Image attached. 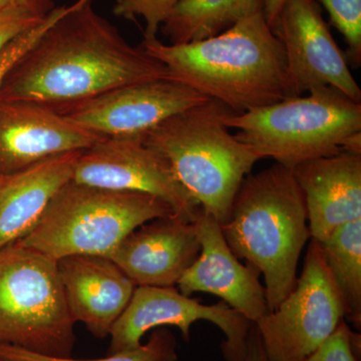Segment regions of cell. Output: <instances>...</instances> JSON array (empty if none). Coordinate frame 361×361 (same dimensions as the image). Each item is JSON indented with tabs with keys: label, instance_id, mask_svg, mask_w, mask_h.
<instances>
[{
	"label": "cell",
	"instance_id": "cell-1",
	"mask_svg": "<svg viewBox=\"0 0 361 361\" xmlns=\"http://www.w3.org/2000/svg\"><path fill=\"white\" fill-rule=\"evenodd\" d=\"M160 78H169L163 63L123 39L94 9V0H77L14 66L0 99L59 108Z\"/></svg>",
	"mask_w": 361,
	"mask_h": 361
},
{
	"label": "cell",
	"instance_id": "cell-2",
	"mask_svg": "<svg viewBox=\"0 0 361 361\" xmlns=\"http://www.w3.org/2000/svg\"><path fill=\"white\" fill-rule=\"evenodd\" d=\"M170 80L216 99L235 114L292 97L283 45L260 13L225 32L187 44L142 39Z\"/></svg>",
	"mask_w": 361,
	"mask_h": 361
},
{
	"label": "cell",
	"instance_id": "cell-3",
	"mask_svg": "<svg viewBox=\"0 0 361 361\" xmlns=\"http://www.w3.org/2000/svg\"><path fill=\"white\" fill-rule=\"evenodd\" d=\"M221 231L238 259L264 275L270 311L295 287L297 265L311 239L305 200L291 169L275 164L242 182Z\"/></svg>",
	"mask_w": 361,
	"mask_h": 361
},
{
	"label": "cell",
	"instance_id": "cell-4",
	"mask_svg": "<svg viewBox=\"0 0 361 361\" xmlns=\"http://www.w3.org/2000/svg\"><path fill=\"white\" fill-rule=\"evenodd\" d=\"M234 113L208 99L171 116L142 137L170 164L176 177L202 210L221 224L230 215L242 182L261 157L229 132Z\"/></svg>",
	"mask_w": 361,
	"mask_h": 361
},
{
	"label": "cell",
	"instance_id": "cell-5",
	"mask_svg": "<svg viewBox=\"0 0 361 361\" xmlns=\"http://www.w3.org/2000/svg\"><path fill=\"white\" fill-rule=\"evenodd\" d=\"M225 123L238 130L235 135L261 158L269 157L291 170L342 152L361 155V103L331 87L233 113Z\"/></svg>",
	"mask_w": 361,
	"mask_h": 361
},
{
	"label": "cell",
	"instance_id": "cell-6",
	"mask_svg": "<svg viewBox=\"0 0 361 361\" xmlns=\"http://www.w3.org/2000/svg\"><path fill=\"white\" fill-rule=\"evenodd\" d=\"M175 215L152 195L116 191L70 180L54 195L37 225L18 243L59 259L111 255L130 233Z\"/></svg>",
	"mask_w": 361,
	"mask_h": 361
},
{
	"label": "cell",
	"instance_id": "cell-7",
	"mask_svg": "<svg viewBox=\"0 0 361 361\" xmlns=\"http://www.w3.org/2000/svg\"><path fill=\"white\" fill-rule=\"evenodd\" d=\"M75 325L58 260L18 242L0 250V344L70 357Z\"/></svg>",
	"mask_w": 361,
	"mask_h": 361
},
{
	"label": "cell",
	"instance_id": "cell-8",
	"mask_svg": "<svg viewBox=\"0 0 361 361\" xmlns=\"http://www.w3.org/2000/svg\"><path fill=\"white\" fill-rule=\"evenodd\" d=\"M341 293L311 239L301 276L276 310L254 323L269 361H305L344 320Z\"/></svg>",
	"mask_w": 361,
	"mask_h": 361
},
{
	"label": "cell",
	"instance_id": "cell-9",
	"mask_svg": "<svg viewBox=\"0 0 361 361\" xmlns=\"http://www.w3.org/2000/svg\"><path fill=\"white\" fill-rule=\"evenodd\" d=\"M199 320H208L224 332L222 351L226 360L245 361L252 322L224 301L205 305L175 287L135 286L111 330L108 353L137 348L147 332L166 325L178 327L183 338L189 341L191 326Z\"/></svg>",
	"mask_w": 361,
	"mask_h": 361
},
{
	"label": "cell",
	"instance_id": "cell-10",
	"mask_svg": "<svg viewBox=\"0 0 361 361\" xmlns=\"http://www.w3.org/2000/svg\"><path fill=\"white\" fill-rule=\"evenodd\" d=\"M208 99L191 87L160 78L123 85L54 109L99 137L142 139L164 121Z\"/></svg>",
	"mask_w": 361,
	"mask_h": 361
},
{
	"label": "cell",
	"instance_id": "cell-11",
	"mask_svg": "<svg viewBox=\"0 0 361 361\" xmlns=\"http://www.w3.org/2000/svg\"><path fill=\"white\" fill-rule=\"evenodd\" d=\"M73 180L103 189L152 195L188 222H194L201 210L168 161L137 137H103L82 151Z\"/></svg>",
	"mask_w": 361,
	"mask_h": 361
},
{
	"label": "cell",
	"instance_id": "cell-12",
	"mask_svg": "<svg viewBox=\"0 0 361 361\" xmlns=\"http://www.w3.org/2000/svg\"><path fill=\"white\" fill-rule=\"evenodd\" d=\"M272 30L283 45L292 97L331 87L361 103V90L348 58L314 0H286Z\"/></svg>",
	"mask_w": 361,
	"mask_h": 361
},
{
	"label": "cell",
	"instance_id": "cell-13",
	"mask_svg": "<svg viewBox=\"0 0 361 361\" xmlns=\"http://www.w3.org/2000/svg\"><path fill=\"white\" fill-rule=\"evenodd\" d=\"M49 104L0 99V175L51 157L85 151L99 140Z\"/></svg>",
	"mask_w": 361,
	"mask_h": 361
},
{
	"label": "cell",
	"instance_id": "cell-14",
	"mask_svg": "<svg viewBox=\"0 0 361 361\" xmlns=\"http://www.w3.org/2000/svg\"><path fill=\"white\" fill-rule=\"evenodd\" d=\"M194 223L200 255L180 278L178 289L186 296L205 292L220 297L248 322H257L269 312L265 288L259 279L260 271L240 262L228 246L220 223L211 214L201 209Z\"/></svg>",
	"mask_w": 361,
	"mask_h": 361
},
{
	"label": "cell",
	"instance_id": "cell-15",
	"mask_svg": "<svg viewBox=\"0 0 361 361\" xmlns=\"http://www.w3.org/2000/svg\"><path fill=\"white\" fill-rule=\"evenodd\" d=\"M200 252L195 223L172 215L140 226L109 257L135 286L174 287Z\"/></svg>",
	"mask_w": 361,
	"mask_h": 361
},
{
	"label": "cell",
	"instance_id": "cell-16",
	"mask_svg": "<svg viewBox=\"0 0 361 361\" xmlns=\"http://www.w3.org/2000/svg\"><path fill=\"white\" fill-rule=\"evenodd\" d=\"M58 270L73 322L84 323L97 338L110 336L133 295L134 282L106 256H66L59 259Z\"/></svg>",
	"mask_w": 361,
	"mask_h": 361
},
{
	"label": "cell",
	"instance_id": "cell-17",
	"mask_svg": "<svg viewBox=\"0 0 361 361\" xmlns=\"http://www.w3.org/2000/svg\"><path fill=\"white\" fill-rule=\"evenodd\" d=\"M302 191L311 239L322 243L337 228L361 219V155L342 152L292 169Z\"/></svg>",
	"mask_w": 361,
	"mask_h": 361
},
{
	"label": "cell",
	"instance_id": "cell-18",
	"mask_svg": "<svg viewBox=\"0 0 361 361\" xmlns=\"http://www.w3.org/2000/svg\"><path fill=\"white\" fill-rule=\"evenodd\" d=\"M82 151L51 157L11 175H0V250L20 241L45 208L73 180Z\"/></svg>",
	"mask_w": 361,
	"mask_h": 361
},
{
	"label": "cell",
	"instance_id": "cell-19",
	"mask_svg": "<svg viewBox=\"0 0 361 361\" xmlns=\"http://www.w3.org/2000/svg\"><path fill=\"white\" fill-rule=\"evenodd\" d=\"M263 11L264 0H179L161 30L171 44H187L219 35Z\"/></svg>",
	"mask_w": 361,
	"mask_h": 361
},
{
	"label": "cell",
	"instance_id": "cell-20",
	"mask_svg": "<svg viewBox=\"0 0 361 361\" xmlns=\"http://www.w3.org/2000/svg\"><path fill=\"white\" fill-rule=\"evenodd\" d=\"M325 262L341 293L344 318L361 325V219L337 228L320 243Z\"/></svg>",
	"mask_w": 361,
	"mask_h": 361
},
{
	"label": "cell",
	"instance_id": "cell-21",
	"mask_svg": "<svg viewBox=\"0 0 361 361\" xmlns=\"http://www.w3.org/2000/svg\"><path fill=\"white\" fill-rule=\"evenodd\" d=\"M176 346L177 342L172 332L160 329L151 334L146 344L97 360H78L73 356L49 357L8 344H0V358L13 361H179Z\"/></svg>",
	"mask_w": 361,
	"mask_h": 361
},
{
	"label": "cell",
	"instance_id": "cell-22",
	"mask_svg": "<svg viewBox=\"0 0 361 361\" xmlns=\"http://www.w3.org/2000/svg\"><path fill=\"white\" fill-rule=\"evenodd\" d=\"M322 4L332 25L343 35L348 44L346 58L357 68L361 63V0H314Z\"/></svg>",
	"mask_w": 361,
	"mask_h": 361
},
{
	"label": "cell",
	"instance_id": "cell-23",
	"mask_svg": "<svg viewBox=\"0 0 361 361\" xmlns=\"http://www.w3.org/2000/svg\"><path fill=\"white\" fill-rule=\"evenodd\" d=\"M179 0H113V13L128 20L141 18L144 39H157L159 30Z\"/></svg>",
	"mask_w": 361,
	"mask_h": 361
},
{
	"label": "cell",
	"instance_id": "cell-24",
	"mask_svg": "<svg viewBox=\"0 0 361 361\" xmlns=\"http://www.w3.org/2000/svg\"><path fill=\"white\" fill-rule=\"evenodd\" d=\"M68 8L70 6L54 7L51 13L44 16L39 23L14 37L0 51V92L9 73L13 70L14 66L18 65L20 59L32 49L33 44L44 35L45 30L63 14H65Z\"/></svg>",
	"mask_w": 361,
	"mask_h": 361
},
{
	"label": "cell",
	"instance_id": "cell-25",
	"mask_svg": "<svg viewBox=\"0 0 361 361\" xmlns=\"http://www.w3.org/2000/svg\"><path fill=\"white\" fill-rule=\"evenodd\" d=\"M360 336L342 322L334 334L305 361H360Z\"/></svg>",
	"mask_w": 361,
	"mask_h": 361
},
{
	"label": "cell",
	"instance_id": "cell-26",
	"mask_svg": "<svg viewBox=\"0 0 361 361\" xmlns=\"http://www.w3.org/2000/svg\"><path fill=\"white\" fill-rule=\"evenodd\" d=\"M42 18L16 7L0 9V51L14 37L39 23Z\"/></svg>",
	"mask_w": 361,
	"mask_h": 361
},
{
	"label": "cell",
	"instance_id": "cell-27",
	"mask_svg": "<svg viewBox=\"0 0 361 361\" xmlns=\"http://www.w3.org/2000/svg\"><path fill=\"white\" fill-rule=\"evenodd\" d=\"M16 7L42 18L54 8V0H0V9Z\"/></svg>",
	"mask_w": 361,
	"mask_h": 361
},
{
	"label": "cell",
	"instance_id": "cell-28",
	"mask_svg": "<svg viewBox=\"0 0 361 361\" xmlns=\"http://www.w3.org/2000/svg\"><path fill=\"white\" fill-rule=\"evenodd\" d=\"M245 361H269L266 355L258 330L254 323H252L248 341H247Z\"/></svg>",
	"mask_w": 361,
	"mask_h": 361
},
{
	"label": "cell",
	"instance_id": "cell-29",
	"mask_svg": "<svg viewBox=\"0 0 361 361\" xmlns=\"http://www.w3.org/2000/svg\"><path fill=\"white\" fill-rule=\"evenodd\" d=\"M286 0H264V18L268 25L272 30L273 26L276 23L278 16Z\"/></svg>",
	"mask_w": 361,
	"mask_h": 361
},
{
	"label": "cell",
	"instance_id": "cell-30",
	"mask_svg": "<svg viewBox=\"0 0 361 361\" xmlns=\"http://www.w3.org/2000/svg\"><path fill=\"white\" fill-rule=\"evenodd\" d=\"M0 361H13V360H4V358H0Z\"/></svg>",
	"mask_w": 361,
	"mask_h": 361
}]
</instances>
